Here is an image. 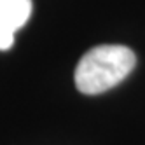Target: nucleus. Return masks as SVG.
Masks as SVG:
<instances>
[{
  "label": "nucleus",
  "mask_w": 145,
  "mask_h": 145,
  "mask_svg": "<svg viewBox=\"0 0 145 145\" xmlns=\"http://www.w3.org/2000/svg\"><path fill=\"white\" fill-rule=\"evenodd\" d=\"M137 63L135 53L119 44H103L89 49L75 68V86L84 95H100L126 79Z\"/></svg>",
  "instance_id": "f257e3e1"
},
{
  "label": "nucleus",
  "mask_w": 145,
  "mask_h": 145,
  "mask_svg": "<svg viewBox=\"0 0 145 145\" xmlns=\"http://www.w3.org/2000/svg\"><path fill=\"white\" fill-rule=\"evenodd\" d=\"M32 16V0H0V51L11 49L14 33Z\"/></svg>",
  "instance_id": "f03ea898"
}]
</instances>
